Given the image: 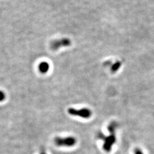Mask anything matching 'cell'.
Segmentation results:
<instances>
[{"mask_svg": "<svg viewBox=\"0 0 154 154\" xmlns=\"http://www.w3.org/2000/svg\"><path fill=\"white\" fill-rule=\"evenodd\" d=\"M68 113L72 116H79L83 118H89L92 116V113L90 110L83 108L81 109H75L74 108H70L68 110Z\"/></svg>", "mask_w": 154, "mask_h": 154, "instance_id": "cell-2", "label": "cell"}, {"mask_svg": "<svg viewBox=\"0 0 154 154\" xmlns=\"http://www.w3.org/2000/svg\"><path fill=\"white\" fill-rule=\"evenodd\" d=\"M46 154L45 153H42V154Z\"/></svg>", "mask_w": 154, "mask_h": 154, "instance_id": "cell-10", "label": "cell"}, {"mask_svg": "<svg viewBox=\"0 0 154 154\" xmlns=\"http://www.w3.org/2000/svg\"><path fill=\"white\" fill-rule=\"evenodd\" d=\"M135 154H143V153L140 149L136 148L135 150Z\"/></svg>", "mask_w": 154, "mask_h": 154, "instance_id": "cell-9", "label": "cell"}, {"mask_svg": "<svg viewBox=\"0 0 154 154\" xmlns=\"http://www.w3.org/2000/svg\"><path fill=\"white\" fill-rule=\"evenodd\" d=\"M54 142L58 146L72 147L76 144L77 140L75 138L72 136H69L66 138L57 137L55 138L54 140Z\"/></svg>", "mask_w": 154, "mask_h": 154, "instance_id": "cell-1", "label": "cell"}, {"mask_svg": "<svg viewBox=\"0 0 154 154\" xmlns=\"http://www.w3.org/2000/svg\"><path fill=\"white\" fill-rule=\"evenodd\" d=\"M121 66H122V63L121 62L117 61L115 62L111 66V72H117L119 69V68L121 67Z\"/></svg>", "mask_w": 154, "mask_h": 154, "instance_id": "cell-6", "label": "cell"}, {"mask_svg": "<svg viewBox=\"0 0 154 154\" xmlns=\"http://www.w3.org/2000/svg\"><path fill=\"white\" fill-rule=\"evenodd\" d=\"M104 141V143L103 145V149L107 151L110 152L111 150L113 144L116 142V137L114 134H111L110 136L106 137Z\"/></svg>", "mask_w": 154, "mask_h": 154, "instance_id": "cell-4", "label": "cell"}, {"mask_svg": "<svg viewBox=\"0 0 154 154\" xmlns=\"http://www.w3.org/2000/svg\"><path fill=\"white\" fill-rule=\"evenodd\" d=\"M71 43V41L69 38H65L53 41L51 43V48L54 50H57L61 48L69 46Z\"/></svg>", "mask_w": 154, "mask_h": 154, "instance_id": "cell-3", "label": "cell"}, {"mask_svg": "<svg viewBox=\"0 0 154 154\" xmlns=\"http://www.w3.org/2000/svg\"><path fill=\"white\" fill-rule=\"evenodd\" d=\"M6 98V95L5 92L2 90H0V102L4 101Z\"/></svg>", "mask_w": 154, "mask_h": 154, "instance_id": "cell-8", "label": "cell"}, {"mask_svg": "<svg viewBox=\"0 0 154 154\" xmlns=\"http://www.w3.org/2000/svg\"><path fill=\"white\" fill-rule=\"evenodd\" d=\"M49 68H50V65L46 62H41L38 66L39 71L41 72V73H43V74L46 73L47 72H48L49 70Z\"/></svg>", "mask_w": 154, "mask_h": 154, "instance_id": "cell-5", "label": "cell"}, {"mask_svg": "<svg viewBox=\"0 0 154 154\" xmlns=\"http://www.w3.org/2000/svg\"><path fill=\"white\" fill-rule=\"evenodd\" d=\"M115 124H111L108 127V130L111 133V134H114V132L115 131Z\"/></svg>", "mask_w": 154, "mask_h": 154, "instance_id": "cell-7", "label": "cell"}]
</instances>
